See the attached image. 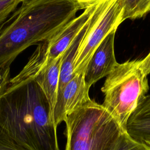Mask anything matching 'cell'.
Masks as SVG:
<instances>
[{"label":"cell","instance_id":"1","mask_svg":"<svg viewBox=\"0 0 150 150\" xmlns=\"http://www.w3.org/2000/svg\"><path fill=\"white\" fill-rule=\"evenodd\" d=\"M35 50L0 94V126L28 150H60L53 112L35 79Z\"/></svg>","mask_w":150,"mask_h":150},{"label":"cell","instance_id":"2","mask_svg":"<svg viewBox=\"0 0 150 150\" xmlns=\"http://www.w3.org/2000/svg\"><path fill=\"white\" fill-rule=\"evenodd\" d=\"M91 0H29L0 25V70L34 45L55 37Z\"/></svg>","mask_w":150,"mask_h":150},{"label":"cell","instance_id":"3","mask_svg":"<svg viewBox=\"0 0 150 150\" xmlns=\"http://www.w3.org/2000/svg\"><path fill=\"white\" fill-rule=\"evenodd\" d=\"M65 150H115L125 131L103 106L90 98L68 114Z\"/></svg>","mask_w":150,"mask_h":150},{"label":"cell","instance_id":"4","mask_svg":"<svg viewBox=\"0 0 150 150\" xmlns=\"http://www.w3.org/2000/svg\"><path fill=\"white\" fill-rule=\"evenodd\" d=\"M140 63L141 60H133L118 63L101 88L103 106L125 131L128 119L149 90L147 76Z\"/></svg>","mask_w":150,"mask_h":150},{"label":"cell","instance_id":"5","mask_svg":"<svg viewBox=\"0 0 150 150\" xmlns=\"http://www.w3.org/2000/svg\"><path fill=\"white\" fill-rule=\"evenodd\" d=\"M122 10L115 0H100L91 16L90 28L79 49L74 73H85L96 49L112 30L122 22Z\"/></svg>","mask_w":150,"mask_h":150},{"label":"cell","instance_id":"6","mask_svg":"<svg viewBox=\"0 0 150 150\" xmlns=\"http://www.w3.org/2000/svg\"><path fill=\"white\" fill-rule=\"evenodd\" d=\"M51 40V39H50ZM49 40L37 45L35 51L37 63L34 74L35 79L45 93L53 110L57 101L60 70L62 55L54 60L47 58Z\"/></svg>","mask_w":150,"mask_h":150},{"label":"cell","instance_id":"7","mask_svg":"<svg viewBox=\"0 0 150 150\" xmlns=\"http://www.w3.org/2000/svg\"><path fill=\"white\" fill-rule=\"evenodd\" d=\"M90 88L85 81V73L76 74L57 96L53 110V117L57 127L66 115L88 100Z\"/></svg>","mask_w":150,"mask_h":150},{"label":"cell","instance_id":"8","mask_svg":"<svg viewBox=\"0 0 150 150\" xmlns=\"http://www.w3.org/2000/svg\"><path fill=\"white\" fill-rule=\"evenodd\" d=\"M117 29L111 30L93 53L85 72V81L90 87L107 76L118 64L114 54V38Z\"/></svg>","mask_w":150,"mask_h":150},{"label":"cell","instance_id":"9","mask_svg":"<svg viewBox=\"0 0 150 150\" xmlns=\"http://www.w3.org/2000/svg\"><path fill=\"white\" fill-rule=\"evenodd\" d=\"M99 1L91 0L82 13L73 18L55 37L50 40L47 52L48 59L54 60L63 54L89 20Z\"/></svg>","mask_w":150,"mask_h":150},{"label":"cell","instance_id":"10","mask_svg":"<svg viewBox=\"0 0 150 150\" xmlns=\"http://www.w3.org/2000/svg\"><path fill=\"white\" fill-rule=\"evenodd\" d=\"M125 131L138 142L150 141V94L145 96L132 112Z\"/></svg>","mask_w":150,"mask_h":150},{"label":"cell","instance_id":"11","mask_svg":"<svg viewBox=\"0 0 150 150\" xmlns=\"http://www.w3.org/2000/svg\"><path fill=\"white\" fill-rule=\"evenodd\" d=\"M91 16L84 25L76 38L71 43L62 55L57 96L60 94L65 86L69 82L70 80L73 78L75 75L74 71L75 60L80 46L90 28L91 24Z\"/></svg>","mask_w":150,"mask_h":150},{"label":"cell","instance_id":"12","mask_svg":"<svg viewBox=\"0 0 150 150\" xmlns=\"http://www.w3.org/2000/svg\"><path fill=\"white\" fill-rule=\"evenodd\" d=\"M122 10V22L145 16L150 12V0H115Z\"/></svg>","mask_w":150,"mask_h":150},{"label":"cell","instance_id":"13","mask_svg":"<svg viewBox=\"0 0 150 150\" xmlns=\"http://www.w3.org/2000/svg\"><path fill=\"white\" fill-rule=\"evenodd\" d=\"M115 150H150V147L135 141L125 131L121 134Z\"/></svg>","mask_w":150,"mask_h":150},{"label":"cell","instance_id":"14","mask_svg":"<svg viewBox=\"0 0 150 150\" xmlns=\"http://www.w3.org/2000/svg\"><path fill=\"white\" fill-rule=\"evenodd\" d=\"M0 150H28L12 138L0 126Z\"/></svg>","mask_w":150,"mask_h":150},{"label":"cell","instance_id":"15","mask_svg":"<svg viewBox=\"0 0 150 150\" xmlns=\"http://www.w3.org/2000/svg\"><path fill=\"white\" fill-rule=\"evenodd\" d=\"M20 3L21 0H0V25L15 11Z\"/></svg>","mask_w":150,"mask_h":150},{"label":"cell","instance_id":"16","mask_svg":"<svg viewBox=\"0 0 150 150\" xmlns=\"http://www.w3.org/2000/svg\"><path fill=\"white\" fill-rule=\"evenodd\" d=\"M10 80V67L0 70V94L4 91Z\"/></svg>","mask_w":150,"mask_h":150},{"label":"cell","instance_id":"17","mask_svg":"<svg viewBox=\"0 0 150 150\" xmlns=\"http://www.w3.org/2000/svg\"><path fill=\"white\" fill-rule=\"evenodd\" d=\"M140 67L145 75L150 73V52L144 59L141 60Z\"/></svg>","mask_w":150,"mask_h":150},{"label":"cell","instance_id":"18","mask_svg":"<svg viewBox=\"0 0 150 150\" xmlns=\"http://www.w3.org/2000/svg\"><path fill=\"white\" fill-rule=\"evenodd\" d=\"M144 144H145L146 145H147L148 146L150 147V141H146V142H144Z\"/></svg>","mask_w":150,"mask_h":150},{"label":"cell","instance_id":"19","mask_svg":"<svg viewBox=\"0 0 150 150\" xmlns=\"http://www.w3.org/2000/svg\"><path fill=\"white\" fill-rule=\"evenodd\" d=\"M27 1H29V0H21V3H22V2H23Z\"/></svg>","mask_w":150,"mask_h":150}]
</instances>
